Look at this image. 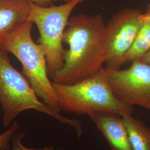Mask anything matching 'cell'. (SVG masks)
<instances>
[{"label":"cell","instance_id":"6da1fadb","mask_svg":"<svg viewBox=\"0 0 150 150\" xmlns=\"http://www.w3.org/2000/svg\"><path fill=\"white\" fill-rule=\"evenodd\" d=\"M63 42L69 45L64 63L52 79L60 84H72L98 73L106 63V23L100 13L70 17Z\"/></svg>","mask_w":150,"mask_h":150},{"label":"cell","instance_id":"7a4b0ae2","mask_svg":"<svg viewBox=\"0 0 150 150\" xmlns=\"http://www.w3.org/2000/svg\"><path fill=\"white\" fill-rule=\"evenodd\" d=\"M8 54L0 45V105L4 126L8 127L22 112L33 110L69 125L75 129L77 136H81L83 130L80 122L61 116L40 101L25 75L12 65Z\"/></svg>","mask_w":150,"mask_h":150},{"label":"cell","instance_id":"3957f363","mask_svg":"<svg viewBox=\"0 0 150 150\" xmlns=\"http://www.w3.org/2000/svg\"><path fill=\"white\" fill-rule=\"evenodd\" d=\"M52 83L60 111L88 116L95 113H111L121 117L134 111V107L115 96L104 68L96 75L72 84Z\"/></svg>","mask_w":150,"mask_h":150},{"label":"cell","instance_id":"277c9868","mask_svg":"<svg viewBox=\"0 0 150 150\" xmlns=\"http://www.w3.org/2000/svg\"><path fill=\"white\" fill-rule=\"evenodd\" d=\"M33 22L28 21L0 39V45L15 56L22 66V72L42 101L55 111L59 106L49 77L45 54L32 37Z\"/></svg>","mask_w":150,"mask_h":150},{"label":"cell","instance_id":"5b68a950","mask_svg":"<svg viewBox=\"0 0 150 150\" xmlns=\"http://www.w3.org/2000/svg\"><path fill=\"white\" fill-rule=\"evenodd\" d=\"M85 0H70L59 6H41L30 1L28 20L38 27V43L45 54L48 75L52 81L64 63V30L72 11Z\"/></svg>","mask_w":150,"mask_h":150},{"label":"cell","instance_id":"8992f818","mask_svg":"<svg viewBox=\"0 0 150 150\" xmlns=\"http://www.w3.org/2000/svg\"><path fill=\"white\" fill-rule=\"evenodd\" d=\"M144 22L141 12L125 8L115 14L106 24V69H119L127 63L126 54Z\"/></svg>","mask_w":150,"mask_h":150},{"label":"cell","instance_id":"52a82bcc","mask_svg":"<svg viewBox=\"0 0 150 150\" xmlns=\"http://www.w3.org/2000/svg\"><path fill=\"white\" fill-rule=\"evenodd\" d=\"M106 80L115 96L129 106L150 110V65L139 60L129 68L104 69Z\"/></svg>","mask_w":150,"mask_h":150},{"label":"cell","instance_id":"ba28073f","mask_svg":"<svg viewBox=\"0 0 150 150\" xmlns=\"http://www.w3.org/2000/svg\"><path fill=\"white\" fill-rule=\"evenodd\" d=\"M103 136L111 150H134L123 118L111 113L98 112L89 116Z\"/></svg>","mask_w":150,"mask_h":150},{"label":"cell","instance_id":"9c48e42d","mask_svg":"<svg viewBox=\"0 0 150 150\" xmlns=\"http://www.w3.org/2000/svg\"><path fill=\"white\" fill-rule=\"evenodd\" d=\"M30 1L0 0V39L28 20Z\"/></svg>","mask_w":150,"mask_h":150},{"label":"cell","instance_id":"30bf717a","mask_svg":"<svg viewBox=\"0 0 150 150\" xmlns=\"http://www.w3.org/2000/svg\"><path fill=\"white\" fill-rule=\"evenodd\" d=\"M134 150H150V127L132 115L122 117Z\"/></svg>","mask_w":150,"mask_h":150},{"label":"cell","instance_id":"8fae6325","mask_svg":"<svg viewBox=\"0 0 150 150\" xmlns=\"http://www.w3.org/2000/svg\"><path fill=\"white\" fill-rule=\"evenodd\" d=\"M150 50V21L145 20L134 42L126 54V62L139 60Z\"/></svg>","mask_w":150,"mask_h":150},{"label":"cell","instance_id":"7c38bea8","mask_svg":"<svg viewBox=\"0 0 150 150\" xmlns=\"http://www.w3.org/2000/svg\"><path fill=\"white\" fill-rule=\"evenodd\" d=\"M19 129V123L17 122H14L8 129L0 134V150H9L11 149L12 138L16 132L18 131Z\"/></svg>","mask_w":150,"mask_h":150},{"label":"cell","instance_id":"4fadbf2b","mask_svg":"<svg viewBox=\"0 0 150 150\" xmlns=\"http://www.w3.org/2000/svg\"><path fill=\"white\" fill-rule=\"evenodd\" d=\"M24 136L25 134L21 132H16L12 138V148L9 150H64L61 149H56L54 147H45L42 149H33L27 147L23 145L22 142Z\"/></svg>","mask_w":150,"mask_h":150},{"label":"cell","instance_id":"5bb4252c","mask_svg":"<svg viewBox=\"0 0 150 150\" xmlns=\"http://www.w3.org/2000/svg\"><path fill=\"white\" fill-rule=\"evenodd\" d=\"M30 1H31L33 3H35L38 5L41 6H48L50 4H52L53 2L59 1H62L64 2H68L70 0H28Z\"/></svg>","mask_w":150,"mask_h":150},{"label":"cell","instance_id":"9a60e30c","mask_svg":"<svg viewBox=\"0 0 150 150\" xmlns=\"http://www.w3.org/2000/svg\"><path fill=\"white\" fill-rule=\"evenodd\" d=\"M139 60L150 65V50L147 53L145 54V55H144L141 58H140Z\"/></svg>","mask_w":150,"mask_h":150},{"label":"cell","instance_id":"2e32d148","mask_svg":"<svg viewBox=\"0 0 150 150\" xmlns=\"http://www.w3.org/2000/svg\"><path fill=\"white\" fill-rule=\"evenodd\" d=\"M144 18L145 20L150 21V6H149L147 10L145 13H144Z\"/></svg>","mask_w":150,"mask_h":150}]
</instances>
